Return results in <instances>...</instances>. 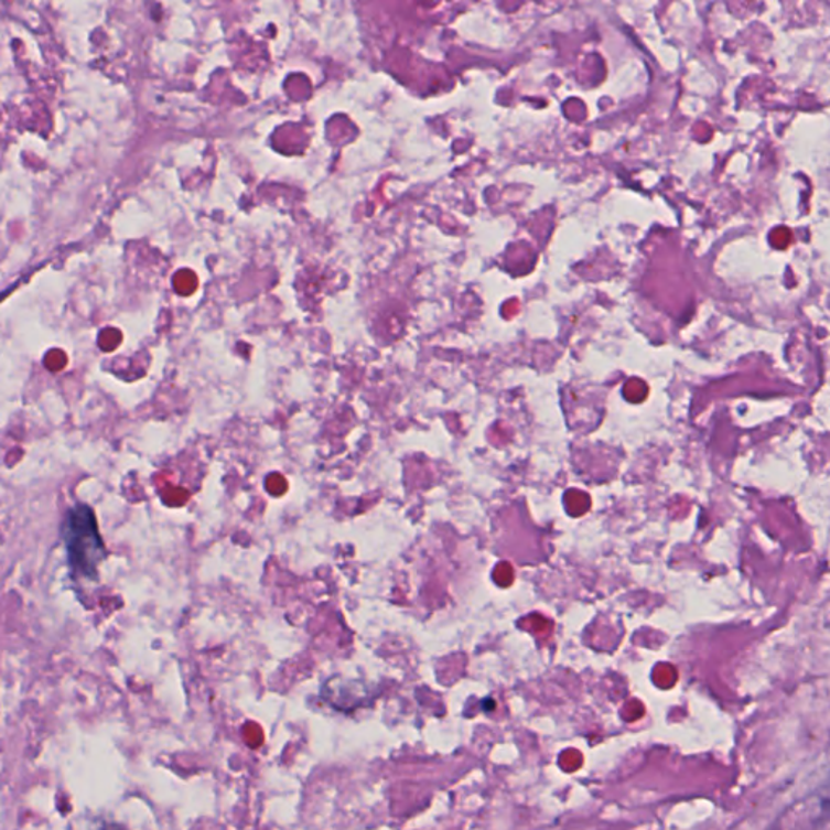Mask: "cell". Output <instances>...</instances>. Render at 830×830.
<instances>
[{
    "label": "cell",
    "mask_w": 830,
    "mask_h": 830,
    "mask_svg": "<svg viewBox=\"0 0 830 830\" xmlns=\"http://www.w3.org/2000/svg\"><path fill=\"white\" fill-rule=\"evenodd\" d=\"M101 830H119L117 826H106V828H103Z\"/></svg>",
    "instance_id": "cell-2"
},
{
    "label": "cell",
    "mask_w": 830,
    "mask_h": 830,
    "mask_svg": "<svg viewBox=\"0 0 830 830\" xmlns=\"http://www.w3.org/2000/svg\"><path fill=\"white\" fill-rule=\"evenodd\" d=\"M62 539L71 570L78 578L96 580L98 567L106 558V546L99 533L95 513L84 503L68 509L62 525Z\"/></svg>",
    "instance_id": "cell-1"
}]
</instances>
